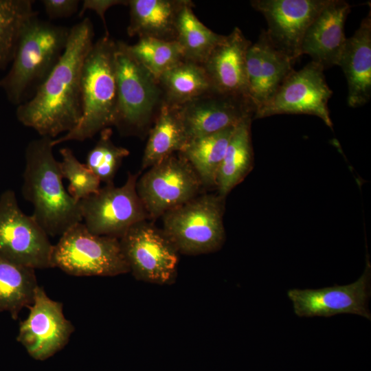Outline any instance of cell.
Returning <instances> with one entry per match:
<instances>
[{
    "label": "cell",
    "mask_w": 371,
    "mask_h": 371,
    "mask_svg": "<svg viewBox=\"0 0 371 371\" xmlns=\"http://www.w3.org/2000/svg\"><path fill=\"white\" fill-rule=\"evenodd\" d=\"M93 26L89 18L70 28L58 62L34 95L17 106L19 122L41 137L52 139L77 126L82 114V69L93 45Z\"/></svg>",
    "instance_id": "6da1fadb"
},
{
    "label": "cell",
    "mask_w": 371,
    "mask_h": 371,
    "mask_svg": "<svg viewBox=\"0 0 371 371\" xmlns=\"http://www.w3.org/2000/svg\"><path fill=\"white\" fill-rule=\"evenodd\" d=\"M52 138L41 137L27 144L25 152L22 194L33 206L32 217L48 236H62L82 221L80 201L63 183V176L53 153Z\"/></svg>",
    "instance_id": "7a4b0ae2"
},
{
    "label": "cell",
    "mask_w": 371,
    "mask_h": 371,
    "mask_svg": "<svg viewBox=\"0 0 371 371\" xmlns=\"http://www.w3.org/2000/svg\"><path fill=\"white\" fill-rule=\"evenodd\" d=\"M70 28L41 20L37 15L24 25L11 67L0 80L9 102L19 105L27 100L46 79L66 47Z\"/></svg>",
    "instance_id": "3957f363"
},
{
    "label": "cell",
    "mask_w": 371,
    "mask_h": 371,
    "mask_svg": "<svg viewBox=\"0 0 371 371\" xmlns=\"http://www.w3.org/2000/svg\"><path fill=\"white\" fill-rule=\"evenodd\" d=\"M115 45L109 34L93 43L82 69L80 119L71 131L52 139L54 147L65 142L85 141L113 126L117 102Z\"/></svg>",
    "instance_id": "277c9868"
},
{
    "label": "cell",
    "mask_w": 371,
    "mask_h": 371,
    "mask_svg": "<svg viewBox=\"0 0 371 371\" xmlns=\"http://www.w3.org/2000/svg\"><path fill=\"white\" fill-rule=\"evenodd\" d=\"M116 41L117 102L113 126L124 135L142 136L159 113L164 96L158 80Z\"/></svg>",
    "instance_id": "5b68a950"
},
{
    "label": "cell",
    "mask_w": 371,
    "mask_h": 371,
    "mask_svg": "<svg viewBox=\"0 0 371 371\" xmlns=\"http://www.w3.org/2000/svg\"><path fill=\"white\" fill-rule=\"evenodd\" d=\"M225 199L218 194L198 195L161 216L162 230L179 253L196 256L222 247Z\"/></svg>",
    "instance_id": "8992f818"
},
{
    "label": "cell",
    "mask_w": 371,
    "mask_h": 371,
    "mask_svg": "<svg viewBox=\"0 0 371 371\" xmlns=\"http://www.w3.org/2000/svg\"><path fill=\"white\" fill-rule=\"evenodd\" d=\"M52 268L74 276H115L130 272L120 239L90 232L82 222L53 245Z\"/></svg>",
    "instance_id": "52a82bcc"
},
{
    "label": "cell",
    "mask_w": 371,
    "mask_h": 371,
    "mask_svg": "<svg viewBox=\"0 0 371 371\" xmlns=\"http://www.w3.org/2000/svg\"><path fill=\"white\" fill-rule=\"evenodd\" d=\"M53 245L32 216L23 212L15 192L0 196V258L34 269L52 268Z\"/></svg>",
    "instance_id": "ba28073f"
},
{
    "label": "cell",
    "mask_w": 371,
    "mask_h": 371,
    "mask_svg": "<svg viewBox=\"0 0 371 371\" xmlns=\"http://www.w3.org/2000/svg\"><path fill=\"white\" fill-rule=\"evenodd\" d=\"M139 173L128 172L121 186L105 184L80 201L84 224L92 234L120 239L133 225L149 219L137 192Z\"/></svg>",
    "instance_id": "9c48e42d"
},
{
    "label": "cell",
    "mask_w": 371,
    "mask_h": 371,
    "mask_svg": "<svg viewBox=\"0 0 371 371\" xmlns=\"http://www.w3.org/2000/svg\"><path fill=\"white\" fill-rule=\"evenodd\" d=\"M202 187L194 170L181 154L171 155L148 168L136 185L152 220L196 197Z\"/></svg>",
    "instance_id": "30bf717a"
},
{
    "label": "cell",
    "mask_w": 371,
    "mask_h": 371,
    "mask_svg": "<svg viewBox=\"0 0 371 371\" xmlns=\"http://www.w3.org/2000/svg\"><path fill=\"white\" fill-rule=\"evenodd\" d=\"M129 271L138 280L170 284L177 274L179 252L162 229L147 220L131 226L120 238Z\"/></svg>",
    "instance_id": "8fae6325"
},
{
    "label": "cell",
    "mask_w": 371,
    "mask_h": 371,
    "mask_svg": "<svg viewBox=\"0 0 371 371\" xmlns=\"http://www.w3.org/2000/svg\"><path fill=\"white\" fill-rule=\"evenodd\" d=\"M324 69L311 61L298 71H293L273 97L258 109L253 118L279 114H306L319 117L333 128L328 102L333 91L324 74Z\"/></svg>",
    "instance_id": "7c38bea8"
},
{
    "label": "cell",
    "mask_w": 371,
    "mask_h": 371,
    "mask_svg": "<svg viewBox=\"0 0 371 371\" xmlns=\"http://www.w3.org/2000/svg\"><path fill=\"white\" fill-rule=\"evenodd\" d=\"M26 319L19 324L16 340L36 360L44 361L69 342L74 326L64 315L63 304L52 300L38 286Z\"/></svg>",
    "instance_id": "4fadbf2b"
},
{
    "label": "cell",
    "mask_w": 371,
    "mask_h": 371,
    "mask_svg": "<svg viewBox=\"0 0 371 371\" xmlns=\"http://www.w3.org/2000/svg\"><path fill=\"white\" fill-rule=\"evenodd\" d=\"M329 0H254L251 6L265 18L273 45L295 62L301 55L305 32Z\"/></svg>",
    "instance_id": "5bb4252c"
},
{
    "label": "cell",
    "mask_w": 371,
    "mask_h": 371,
    "mask_svg": "<svg viewBox=\"0 0 371 371\" xmlns=\"http://www.w3.org/2000/svg\"><path fill=\"white\" fill-rule=\"evenodd\" d=\"M370 264L367 261L361 276L355 282L319 289H290L294 313L299 317H331L338 314H356L371 319L368 308L370 297Z\"/></svg>",
    "instance_id": "9a60e30c"
},
{
    "label": "cell",
    "mask_w": 371,
    "mask_h": 371,
    "mask_svg": "<svg viewBox=\"0 0 371 371\" xmlns=\"http://www.w3.org/2000/svg\"><path fill=\"white\" fill-rule=\"evenodd\" d=\"M256 106L243 98L212 92L179 106L188 142L254 117Z\"/></svg>",
    "instance_id": "2e32d148"
},
{
    "label": "cell",
    "mask_w": 371,
    "mask_h": 371,
    "mask_svg": "<svg viewBox=\"0 0 371 371\" xmlns=\"http://www.w3.org/2000/svg\"><path fill=\"white\" fill-rule=\"evenodd\" d=\"M251 45L236 27L216 45L202 66L216 92L249 99L246 58Z\"/></svg>",
    "instance_id": "e0dca14e"
},
{
    "label": "cell",
    "mask_w": 371,
    "mask_h": 371,
    "mask_svg": "<svg viewBox=\"0 0 371 371\" xmlns=\"http://www.w3.org/2000/svg\"><path fill=\"white\" fill-rule=\"evenodd\" d=\"M293 63L273 45L266 30H262L246 58L248 91L256 111L273 97L294 71Z\"/></svg>",
    "instance_id": "ac0fdd59"
},
{
    "label": "cell",
    "mask_w": 371,
    "mask_h": 371,
    "mask_svg": "<svg viewBox=\"0 0 371 371\" xmlns=\"http://www.w3.org/2000/svg\"><path fill=\"white\" fill-rule=\"evenodd\" d=\"M350 5L343 0H329L311 23L304 36L301 55L307 54L324 69L338 65L346 37L344 25Z\"/></svg>",
    "instance_id": "d6986e66"
},
{
    "label": "cell",
    "mask_w": 371,
    "mask_h": 371,
    "mask_svg": "<svg viewBox=\"0 0 371 371\" xmlns=\"http://www.w3.org/2000/svg\"><path fill=\"white\" fill-rule=\"evenodd\" d=\"M338 65L348 83L347 102L360 107L371 98V12L361 21L355 34L346 38Z\"/></svg>",
    "instance_id": "ffe728a7"
},
{
    "label": "cell",
    "mask_w": 371,
    "mask_h": 371,
    "mask_svg": "<svg viewBox=\"0 0 371 371\" xmlns=\"http://www.w3.org/2000/svg\"><path fill=\"white\" fill-rule=\"evenodd\" d=\"M188 0H129V36L176 41L177 19Z\"/></svg>",
    "instance_id": "44dd1931"
},
{
    "label": "cell",
    "mask_w": 371,
    "mask_h": 371,
    "mask_svg": "<svg viewBox=\"0 0 371 371\" xmlns=\"http://www.w3.org/2000/svg\"><path fill=\"white\" fill-rule=\"evenodd\" d=\"M188 143L179 106L164 101L150 131L142 168H149L175 152L181 153Z\"/></svg>",
    "instance_id": "7402d4cb"
},
{
    "label": "cell",
    "mask_w": 371,
    "mask_h": 371,
    "mask_svg": "<svg viewBox=\"0 0 371 371\" xmlns=\"http://www.w3.org/2000/svg\"><path fill=\"white\" fill-rule=\"evenodd\" d=\"M252 117L240 121L234 128L220 166L216 188L225 197L238 185L251 170L254 151L251 125Z\"/></svg>",
    "instance_id": "603a6c76"
},
{
    "label": "cell",
    "mask_w": 371,
    "mask_h": 371,
    "mask_svg": "<svg viewBox=\"0 0 371 371\" xmlns=\"http://www.w3.org/2000/svg\"><path fill=\"white\" fill-rule=\"evenodd\" d=\"M157 80L164 101L173 106H180L216 92L203 67L186 60L164 73Z\"/></svg>",
    "instance_id": "cb8c5ba5"
},
{
    "label": "cell",
    "mask_w": 371,
    "mask_h": 371,
    "mask_svg": "<svg viewBox=\"0 0 371 371\" xmlns=\"http://www.w3.org/2000/svg\"><path fill=\"white\" fill-rule=\"evenodd\" d=\"M235 126L194 139L179 153L193 168L203 187L216 188L218 172Z\"/></svg>",
    "instance_id": "d4e9b609"
},
{
    "label": "cell",
    "mask_w": 371,
    "mask_h": 371,
    "mask_svg": "<svg viewBox=\"0 0 371 371\" xmlns=\"http://www.w3.org/2000/svg\"><path fill=\"white\" fill-rule=\"evenodd\" d=\"M38 286L35 269L0 258V313L16 319L33 303Z\"/></svg>",
    "instance_id": "484cf974"
},
{
    "label": "cell",
    "mask_w": 371,
    "mask_h": 371,
    "mask_svg": "<svg viewBox=\"0 0 371 371\" xmlns=\"http://www.w3.org/2000/svg\"><path fill=\"white\" fill-rule=\"evenodd\" d=\"M191 1L183 7L177 22L176 41L183 49L184 60L203 65L223 35L207 27L194 14Z\"/></svg>",
    "instance_id": "4316f807"
},
{
    "label": "cell",
    "mask_w": 371,
    "mask_h": 371,
    "mask_svg": "<svg viewBox=\"0 0 371 371\" xmlns=\"http://www.w3.org/2000/svg\"><path fill=\"white\" fill-rule=\"evenodd\" d=\"M32 0H0V71L12 63L25 23L37 15Z\"/></svg>",
    "instance_id": "83f0119b"
},
{
    "label": "cell",
    "mask_w": 371,
    "mask_h": 371,
    "mask_svg": "<svg viewBox=\"0 0 371 371\" xmlns=\"http://www.w3.org/2000/svg\"><path fill=\"white\" fill-rule=\"evenodd\" d=\"M127 47L134 58L157 80L184 60L183 49L176 41L143 37L139 38L134 45H127Z\"/></svg>",
    "instance_id": "f1b7e54d"
},
{
    "label": "cell",
    "mask_w": 371,
    "mask_h": 371,
    "mask_svg": "<svg viewBox=\"0 0 371 371\" xmlns=\"http://www.w3.org/2000/svg\"><path fill=\"white\" fill-rule=\"evenodd\" d=\"M100 133L98 141L87 153L85 164L101 182L105 184L113 183L114 177L123 159L130 152L112 142V131L110 127Z\"/></svg>",
    "instance_id": "f546056e"
},
{
    "label": "cell",
    "mask_w": 371,
    "mask_h": 371,
    "mask_svg": "<svg viewBox=\"0 0 371 371\" xmlns=\"http://www.w3.org/2000/svg\"><path fill=\"white\" fill-rule=\"evenodd\" d=\"M62 159L60 167L63 178L69 181L68 192L77 201L97 192L100 181L85 164L80 162L68 148L59 150Z\"/></svg>",
    "instance_id": "4dcf8cb0"
},
{
    "label": "cell",
    "mask_w": 371,
    "mask_h": 371,
    "mask_svg": "<svg viewBox=\"0 0 371 371\" xmlns=\"http://www.w3.org/2000/svg\"><path fill=\"white\" fill-rule=\"evenodd\" d=\"M46 15L50 19L67 18L78 10V0H43Z\"/></svg>",
    "instance_id": "1f68e13d"
},
{
    "label": "cell",
    "mask_w": 371,
    "mask_h": 371,
    "mask_svg": "<svg viewBox=\"0 0 371 371\" xmlns=\"http://www.w3.org/2000/svg\"><path fill=\"white\" fill-rule=\"evenodd\" d=\"M127 3L128 1L121 0H85L83 1L79 16H82L88 10L94 11L102 19L106 29V34H109L104 17L106 11L112 6L120 4L127 5Z\"/></svg>",
    "instance_id": "d6a6232c"
}]
</instances>
